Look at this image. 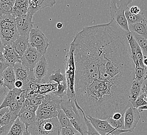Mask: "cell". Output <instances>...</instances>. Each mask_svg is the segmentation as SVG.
Here are the masks:
<instances>
[{
    "mask_svg": "<svg viewBox=\"0 0 147 135\" xmlns=\"http://www.w3.org/2000/svg\"><path fill=\"white\" fill-rule=\"evenodd\" d=\"M128 32L111 19L85 27L74 37L76 98L86 116L108 120L132 106L135 67Z\"/></svg>",
    "mask_w": 147,
    "mask_h": 135,
    "instance_id": "6da1fadb",
    "label": "cell"
},
{
    "mask_svg": "<svg viewBox=\"0 0 147 135\" xmlns=\"http://www.w3.org/2000/svg\"><path fill=\"white\" fill-rule=\"evenodd\" d=\"M75 47L71 43L70 48L65 57V76L67 85V99L69 100L76 99L75 72L76 65L74 57Z\"/></svg>",
    "mask_w": 147,
    "mask_h": 135,
    "instance_id": "7a4b0ae2",
    "label": "cell"
},
{
    "mask_svg": "<svg viewBox=\"0 0 147 135\" xmlns=\"http://www.w3.org/2000/svg\"><path fill=\"white\" fill-rule=\"evenodd\" d=\"M62 127L57 118L48 120H37L29 126L32 135H58Z\"/></svg>",
    "mask_w": 147,
    "mask_h": 135,
    "instance_id": "3957f363",
    "label": "cell"
},
{
    "mask_svg": "<svg viewBox=\"0 0 147 135\" xmlns=\"http://www.w3.org/2000/svg\"><path fill=\"white\" fill-rule=\"evenodd\" d=\"M135 0H111L110 15L111 19L114 20L125 31L130 32L125 11L128 5Z\"/></svg>",
    "mask_w": 147,
    "mask_h": 135,
    "instance_id": "277c9868",
    "label": "cell"
},
{
    "mask_svg": "<svg viewBox=\"0 0 147 135\" xmlns=\"http://www.w3.org/2000/svg\"><path fill=\"white\" fill-rule=\"evenodd\" d=\"M29 42L30 45L37 48L43 56H45L49 46V41L39 29L33 28L31 30Z\"/></svg>",
    "mask_w": 147,
    "mask_h": 135,
    "instance_id": "5b68a950",
    "label": "cell"
},
{
    "mask_svg": "<svg viewBox=\"0 0 147 135\" xmlns=\"http://www.w3.org/2000/svg\"><path fill=\"white\" fill-rule=\"evenodd\" d=\"M86 117L97 132L101 135H120L123 133L128 132L126 130L114 128L107 120H101L89 116H86Z\"/></svg>",
    "mask_w": 147,
    "mask_h": 135,
    "instance_id": "8992f818",
    "label": "cell"
},
{
    "mask_svg": "<svg viewBox=\"0 0 147 135\" xmlns=\"http://www.w3.org/2000/svg\"><path fill=\"white\" fill-rule=\"evenodd\" d=\"M13 68L16 80H20L24 83L22 88L23 90H27V88L30 82H36L34 71L25 67L21 62H17Z\"/></svg>",
    "mask_w": 147,
    "mask_h": 135,
    "instance_id": "52a82bcc",
    "label": "cell"
},
{
    "mask_svg": "<svg viewBox=\"0 0 147 135\" xmlns=\"http://www.w3.org/2000/svg\"><path fill=\"white\" fill-rule=\"evenodd\" d=\"M42 56V55L37 48L29 44L25 53L21 57L22 63L30 70L34 71V68Z\"/></svg>",
    "mask_w": 147,
    "mask_h": 135,
    "instance_id": "ba28073f",
    "label": "cell"
},
{
    "mask_svg": "<svg viewBox=\"0 0 147 135\" xmlns=\"http://www.w3.org/2000/svg\"><path fill=\"white\" fill-rule=\"evenodd\" d=\"M33 16L27 13V14L16 18L17 30L20 36L29 37L30 32L34 27Z\"/></svg>",
    "mask_w": 147,
    "mask_h": 135,
    "instance_id": "9c48e42d",
    "label": "cell"
},
{
    "mask_svg": "<svg viewBox=\"0 0 147 135\" xmlns=\"http://www.w3.org/2000/svg\"><path fill=\"white\" fill-rule=\"evenodd\" d=\"M139 113L138 109L133 106L128 108L124 114L125 130L128 132H134L141 118Z\"/></svg>",
    "mask_w": 147,
    "mask_h": 135,
    "instance_id": "30bf717a",
    "label": "cell"
},
{
    "mask_svg": "<svg viewBox=\"0 0 147 135\" xmlns=\"http://www.w3.org/2000/svg\"><path fill=\"white\" fill-rule=\"evenodd\" d=\"M0 53H2L4 60L9 67H14L17 62H21V57L12 46H4L1 44Z\"/></svg>",
    "mask_w": 147,
    "mask_h": 135,
    "instance_id": "8fae6325",
    "label": "cell"
},
{
    "mask_svg": "<svg viewBox=\"0 0 147 135\" xmlns=\"http://www.w3.org/2000/svg\"><path fill=\"white\" fill-rule=\"evenodd\" d=\"M62 99L55 95L53 92L45 95V98L42 104L39 106L43 109L57 111L61 108V104Z\"/></svg>",
    "mask_w": 147,
    "mask_h": 135,
    "instance_id": "7c38bea8",
    "label": "cell"
},
{
    "mask_svg": "<svg viewBox=\"0 0 147 135\" xmlns=\"http://www.w3.org/2000/svg\"><path fill=\"white\" fill-rule=\"evenodd\" d=\"M17 28L15 29H0L1 44L6 46H12L20 37Z\"/></svg>",
    "mask_w": 147,
    "mask_h": 135,
    "instance_id": "4fadbf2b",
    "label": "cell"
},
{
    "mask_svg": "<svg viewBox=\"0 0 147 135\" xmlns=\"http://www.w3.org/2000/svg\"><path fill=\"white\" fill-rule=\"evenodd\" d=\"M16 81V75L13 67L7 68L1 74L0 84L4 85L9 90H12L15 88V84Z\"/></svg>",
    "mask_w": 147,
    "mask_h": 135,
    "instance_id": "5bb4252c",
    "label": "cell"
},
{
    "mask_svg": "<svg viewBox=\"0 0 147 135\" xmlns=\"http://www.w3.org/2000/svg\"><path fill=\"white\" fill-rule=\"evenodd\" d=\"M49 65L45 56H43L34 69V73L38 83H43V79L47 74Z\"/></svg>",
    "mask_w": 147,
    "mask_h": 135,
    "instance_id": "9a60e30c",
    "label": "cell"
},
{
    "mask_svg": "<svg viewBox=\"0 0 147 135\" xmlns=\"http://www.w3.org/2000/svg\"><path fill=\"white\" fill-rule=\"evenodd\" d=\"M57 0H34L29 1L28 13L34 16L41 9L46 7H52L56 4Z\"/></svg>",
    "mask_w": 147,
    "mask_h": 135,
    "instance_id": "2e32d148",
    "label": "cell"
},
{
    "mask_svg": "<svg viewBox=\"0 0 147 135\" xmlns=\"http://www.w3.org/2000/svg\"><path fill=\"white\" fill-rule=\"evenodd\" d=\"M17 28L16 17L12 13L0 14V29H15Z\"/></svg>",
    "mask_w": 147,
    "mask_h": 135,
    "instance_id": "e0dca14e",
    "label": "cell"
},
{
    "mask_svg": "<svg viewBox=\"0 0 147 135\" xmlns=\"http://www.w3.org/2000/svg\"><path fill=\"white\" fill-rule=\"evenodd\" d=\"M29 45V37L20 36L12 45V46L14 48L15 51H16L20 57H22L27 50Z\"/></svg>",
    "mask_w": 147,
    "mask_h": 135,
    "instance_id": "ac0fdd59",
    "label": "cell"
},
{
    "mask_svg": "<svg viewBox=\"0 0 147 135\" xmlns=\"http://www.w3.org/2000/svg\"><path fill=\"white\" fill-rule=\"evenodd\" d=\"M127 37L129 43L133 44V46L135 47V51H136V56H137V58L138 60L139 65L142 68L147 69L146 67L144 66V56L143 53H142V51L140 47L138 45V44L137 42L136 39H135V38L133 37L131 32H129L128 33Z\"/></svg>",
    "mask_w": 147,
    "mask_h": 135,
    "instance_id": "d6986e66",
    "label": "cell"
},
{
    "mask_svg": "<svg viewBox=\"0 0 147 135\" xmlns=\"http://www.w3.org/2000/svg\"><path fill=\"white\" fill-rule=\"evenodd\" d=\"M129 29L130 32H134L144 37L147 40V20L141 23L134 24H129Z\"/></svg>",
    "mask_w": 147,
    "mask_h": 135,
    "instance_id": "ffe728a7",
    "label": "cell"
},
{
    "mask_svg": "<svg viewBox=\"0 0 147 135\" xmlns=\"http://www.w3.org/2000/svg\"><path fill=\"white\" fill-rule=\"evenodd\" d=\"M38 94L46 95L49 93H53L57 90L58 83L56 82H48L46 83H37Z\"/></svg>",
    "mask_w": 147,
    "mask_h": 135,
    "instance_id": "44dd1931",
    "label": "cell"
},
{
    "mask_svg": "<svg viewBox=\"0 0 147 135\" xmlns=\"http://www.w3.org/2000/svg\"><path fill=\"white\" fill-rule=\"evenodd\" d=\"M24 90H25L17 88H15L14 89L10 90L9 94L4 99V100L2 102V104L0 107V109L4 108L9 107L11 102L15 99H16L18 96H20V94L23 93Z\"/></svg>",
    "mask_w": 147,
    "mask_h": 135,
    "instance_id": "7402d4cb",
    "label": "cell"
},
{
    "mask_svg": "<svg viewBox=\"0 0 147 135\" xmlns=\"http://www.w3.org/2000/svg\"><path fill=\"white\" fill-rule=\"evenodd\" d=\"M26 130L25 124L18 118L15 121L9 132L7 135H23Z\"/></svg>",
    "mask_w": 147,
    "mask_h": 135,
    "instance_id": "603a6c76",
    "label": "cell"
},
{
    "mask_svg": "<svg viewBox=\"0 0 147 135\" xmlns=\"http://www.w3.org/2000/svg\"><path fill=\"white\" fill-rule=\"evenodd\" d=\"M142 83L139 82L137 80H134L132 84V86L130 90V103L132 104L135 102L139 96H140V93L142 91Z\"/></svg>",
    "mask_w": 147,
    "mask_h": 135,
    "instance_id": "cb8c5ba5",
    "label": "cell"
},
{
    "mask_svg": "<svg viewBox=\"0 0 147 135\" xmlns=\"http://www.w3.org/2000/svg\"><path fill=\"white\" fill-rule=\"evenodd\" d=\"M36 113L38 120H48L57 118L58 111H52L39 107Z\"/></svg>",
    "mask_w": 147,
    "mask_h": 135,
    "instance_id": "d4e9b609",
    "label": "cell"
},
{
    "mask_svg": "<svg viewBox=\"0 0 147 135\" xmlns=\"http://www.w3.org/2000/svg\"><path fill=\"white\" fill-rule=\"evenodd\" d=\"M20 121L25 124L26 128L28 129L29 126L37 121L36 113L34 112H25L18 116Z\"/></svg>",
    "mask_w": 147,
    "mask_h": 135,
    "instance_id": "484cf974",
    "label": "cell"
},
{
    "mask_svg": "<svg viewBox=\"0 0 147 135\" xmlns=\"http://www.w3.org/2000/svg\"><path fill=\"white\" fill-rule=\"evenodd\" d=\"M125 16L127 20L128 25L141 23L142 21H144V20L147 19L146 17L144 16V13L140 12L139 14H133L130 13L129 7L125 11Z\"/></svg>",
    "mask_w": 147,
    "mask_h": 135,
    "instance_id": "4316f807",
    "label": "cell"
},
{
    "mask_svg": "<svg viewBox=\"0 0 147 135\" xmlns=\"http://www.w3.org/2000/svg\"><path fill=\"white\" fill-rule=\"evenodd\" d=\"M135 80L144 83L147 80V69H144L140 65H135Z\"/></svg>",
    "mask_w": 147,
    "mask_h": 135,
    "instance_id": "83f0119b",
    "label": "cell"
},
{
    "mask_svg": "<svg viewBox=\"0 0 147 135\" xmlns=\"http://www.w3.org/2000/svg\"><path fill=\"white\" fill-rule=\"evenodd\" d=\"M134 37L142 49L144 57H147V40L144 37L134 32H131Z\"/></svg>",
    "mask_w": 147,
    "mask_h": 135,
    "instance_id": "f1b7e54d",
    "label": "cell"
},
{
    "mask_svg": "<svg viewBox=\"0 0 147 135\" xmlns=\"http://www.w3.org/2000/svg\"><path fill=\"white\" fill-rule=\"evenodd\" d=\"M66 81V76L61 73V69H57L53 71L49 77V82H56L59 83Z\"/></svg>",
    "mask_w": 147,
    "mask_h": 135,
    "instance_id": "f546056e",
    "label": "cell"
},
{
    "mask_svg": "<svg viewBox=\"0 0 147 135\" xmlns=\"http://www.w3.org/2000/svg\"><path fill=\"white\" fill-rule=\"evenodd\" d=\"M57 111H58V115L57 118L59 121L62 128L73 126L71 123L70 119L68 118V116L66 115L65 112L61 108H60L57 110Z\"/></svg>",
    "mask_w": 147,
    "mask_h": 135,
    "instance_id": "4dcf8cb0",
    "label": "cell"
},
{
    "mask_svg": "<svg viewBox=\"0 0 147 135\" xmlns=\"http://www.w3.org/2000/svg\"><path fill=\"white\" fill-rule=\"evenodd\" d=\"M124 114L119 120H114L112 118H110L107 120L111 125L114 128L125 130Z\"/></svg>",
    "mask_w": 147,
    "mask_h": 135,
    "instance_id": "1f68e13d",
    "label": "cell"
},
{
    "mask_svg": "<svg viewBox=\"0 0 147 135\" xmlns=\"http://www.w3.org/2000/svg\"><path fill=\"white\" fill-rule=\"evenodd\" d=\"M67 90V82L63 81L58 83L57 90L55 92H53L55 95L59 96L61 99H63L65 95H66Z\"/></svg>",
    "mask_w": 147,
    "mask_h": 135,
    "instance_id": "d6a6232c",
    "label": "cell"
},
{
    "mask_svg": "<svg viewBox=\"0 0 147 135\" xmlns=\"http://www.w3.org/2000/svg\"><path fill=\"white\" fill-rule=\"evenodd\" d=\"M39 107L31 104L30 101L28 99H26V101L23 104L22 109L20 111L19 116L25 112H36Z\"/></svg>",
    "mask_w": 147,
    "mask_h": 135,
    "instance_id": "836d02e7",
    "label": "cell"
},
{
    "mask_svg": "<svg viewBox=\"0 0 147 135\" xmlns=\"http://www.w3.org/2000/svg\"><path fill=\"white\" fill-rule=\"evenodd\" d=\"M79 109L82 112L83 116H84V117L85 118V123H86V124L87 125V130H88V135H101V134H100L99 132H97V130L94 128V127L91 123L90 121L88 120V118H87L84 111L81 109V108L80 107H79Z\"/></svg>",
    "mask_w": 147,
    "mask_h": 135,
    "instance_id": "e575fe53",
    "label": "cell"
},
{
    "mask_svg": "<svg viewBox=\"0 0 147 135\" xmlns=\"http://www.w3.org/2000/svg\"><path fill=\"white\" fill-rule=\"evenodd\" d=\"M11 118H12V112L10 110H9L4 116H3L1 118H0L1 127L7 125L9 124L11 121H14L11 120Z\"/></svg>",
    "mask_w": 147,
    "mask_h": 135,
    "instance_id": "d590c367",
    "label": "cell"
},
{
    "mask_svg": "<svg viewBox=\"0 0 147 135\" xmlns=\"http://www.w3.org/2000/svg\"><path fill=\"white\" fill-rule=\"evenodd\" d=\"M0 14L2 13H12L14 6L10 3H0Z\"/></svg>",
    "mask_w": 147,
    "mask_h": 135,
    "instance_id": "8d00e7d4",
    "label": "cell"
},
{
    "mask_svg": "<svg viewBox=\"0 0 147 135\" xmlns=\"http://www.w3.org/2000/svg\"><path fill=\"white\" fill-rule=\"evenodd\" d=\"M28 9L27 7H16L14 6L12 14L16 17H20L27 14L28 13Z\"/></svg>",
    "mask_w": 147,
    "mask_h": 135,
    "instance_id": "74e56055",
    "label": "cell"
},
{
    "mask_svg": "<svg viewBox=\"0 0 147 135\" xmlns=\"http://www.w3.org/2000/svg\"><path fill=\"white\" fill-rule=\"evenodd\" d=\"M144 94H141L140 96H139L138 98L135 101V102L133 104V107L135 108L138 109L139 107L144 106L147 104V101L145 100L144 99Z\"/></svg>",
    "mask_w": 147,
    "mask_h": 135,
    "instance_id": "f35d334b",
    "label": "cell"
},
{
    "mask_svg": "<svg viewBox=\"0 0 147 135\" xmlns=\"http://www.w3.org/2000/svg\"><path fill=\"white\" fill-rule=\"evenodd\" d=\"M78 132L73 126L62 128L61 130V135H74L76 132Z\"/></svg>",
    "mask_w": 147,
    "mask_h": 135,
    "instance_id": "ab89813d",
    "label": "cell"
},
{
    "mask_svg": "<svg viewBox=\"0 0 147 135\" xmlns=\"http://www.w3.org/2000/svg\"><path fill=\"white\" fill-rule=\"evenodd\" d=\"M44 98H45V95L38 94V96L34 97V98L31 99V100H30V102L31 104L39 107L42 104Z\"/></svg>",
    "mask_w": 147,
    "mask_h": 135,
    "instance_id": "60d3db41",
    "label": "cell"
},
{
    "mask_svg": "<svg viewBox=\"0 0 147 135\" xmlns=\"http://www.w3.org/2000/svg\"><path fill=\"white\" fill-rule=\"evenodd\" d=\"M10 90L4 85L0 84V98L1 100H4L9 94Z\"/></svg>",
    "mask_w": 147,
    "mask_h": 135,
    "instance_id": "b9f144b4",
    "label": "cell"
},
{
    "mask_svg": "<svg viewBox=\"0 0 147 135\" xmlns=\"http://www.w3.org/2000/svg\"><path fill=\"white\" fill-rule=\"evenodd\" d=\"M15 121H11L9 124L0 127V135H7L9 132Z\"/></svg>",
    "mask_w": 147,
    "mask_h": 135,
    "instance_id": "7bdbcfd3",
    "label": "cell"
},
{
    "mask_svg": "<svg viewBox=\"0 0 147 135\" xmlns=\"http://www.w3.org/2000/svg\"><path fill=\"white\" fill-rule=\"evenodd\" d=\"M29 0H17L15 4L14 7L28 8Z\"/></svg>",
    "mask_w": 147,
    "mask_h": 135,
    "instance_id": "ee69618b",
    "label": "cell"
},
{
    "mask_svg": "<svg viewBox=\"0 0 147 135\" xmlns=\"http://www.w3.org/2000/svg\"><path fill=\"white\" fill-rule=\"evenodd\" d=\"M39 94L35 93L34 91L31 90H26V98L27 99L29 100V101L31 100V99L34 98L36 96L38 95Z\"/></svg>",
    "mask_w": 147,
    "mask_h": 135,
    "instance_id": "f6af8a7d",
    "label": "cell"
},
{
    "mask_svg": "<svg viewBox=\"0 0 147 135\" xmlns=\"http://www.w3.org/2000/svg\"><path fill=\"white\" fill-rule=\"evenodd\" d=\"M130 12L133 14L137 15L139 14L140 11V9L137 6H133L129 8Z\"/></svg>",
    "mask_w": 147,
    "mask_h": 135,
    "instance_id": "bcb514c9",
    "label": "cell"
},
{
    "mask_svg": "<svg viewBox=\"0 0 147 135\" xmlns=\"http://www.w3.org/2000/svg\"><path fill=\"white\" fill-rule=\"evenodd\" d=\"M9 110V107L4 108L0 109V118H1L3 116H4L6 113Z\"/></svg>",
    "mask_w": 147,
    "mask_h": 135,
    "instance_id": "7dc6e473",
    "label": "cell"
},
{
    "mask_svg": "<svg viewBox=\"0 0 147 135\" xmlns=\"http://www.w3.org/2000/svg\"><path fill=\"white\" fill-rule=\"evenodd\" d=\"M15 88H20V89H22L24 85V83L22 81H20V80H16V81L15 82Z\"/></svg>",
    "mask_w": 147,
    "mask_h": 135,
    "instance_id": "c3c4849f",
    "label": "cell"
},
{
    "mask_svg": "<svg viewBox=\"0 0 147 135\" xmlns=\"http://www.w3.org/2000/svg\"><path fill=\"white\" fill-rule=\"evenodd\" d=\"M142 94L144 95L145 98L147 99V83H146L145 84L142 86Z\"/></svg>",
    "mask_w": 147,
    "mask_h": 135,
    "instance_id": "681fc988",
    "label": "cell"
},
{
    "mask_svg": "<svg viewBox=\"0 0 147 135\" xmlns=\"http://www.w3.org/2000/svg\"><path fill=\"white\" fill-rule=\"evenodd\" d=\"M125 113H115L114 115H113V116L112 117L113 119H114V120H119V119H120V118H122L124 114Z\"/></svg>",
    "mask_w": 147,
    "mask_h": 135,
    "instance_id": "f907efd6",
    "label": "cell"
},
{
    "mask_svg": "<svg viewBox=\"0 0 147 135\" xmlns=\"http://www.w3.org/2000/svg\"><path fill=\"white\" fill-rule=\"evenodd\" d=\"M138 110L139 112H143V111L147 110V104L146 105V106H144L139 107L138 108Z\"/></svg>",
    "mask_w": 147,
    "mask_h": 135,
    "instance_id": "816d5d0a",
    "label": "cell"
},
{
    "mask_svg": "<svg viewBox=\"0 0 147 135\" xmlns=\"http://www.w3.org/2000/svg\"><path fill=\"white\" fill-rule=\"evenodd\" d=\"M63 26V23H57V25H56L57 28L59 29L62 28Z\"/></svg>",
    "mask_w": 147,
    "mask_h": 135,
    "instance_id": "f5cc1de1",
    "label": "cell"
},
{
    "mask_svg": "<svg viewBox=\"0 0 147 135\" xmlns=\"http://www.w3.org/2000/svg\"><path fill=\"white\" fill-rule=\"evenodd\" d=\"M144 66L147 69V57L144 56Z\"/></svg>",
    "mask_w": 147,
    "mask_h": 135,
    "instance_id": "db71d44e",
    "label": "cell"
},
{
    "mask_svg": "<svg viewBox=\"0 0 147 135\" xmlns=\"http://www.w3.org/2000/svg\"><path fill=\"white\" fill-rule=\"evenodd\" d=\"M1 3H9V0H0Z\"/></svg>",
    "mask_w": 147,
    "mask_h": 135,
    "instance_id": "11a10c76",
    "label": "cell"
},
{
    "mask_svg": "<svg viewBox=\"0 0 147 135\" xmlns=\"http://www.w3.org/2000/svg\"><path fill=\"white\" fill-rule=\"evenodd\" d=\"M32 135L30 132H29L28 130L27 129L26 130L25 132H24V135Z\"/></svg>",
    "mask_w": 147,
    "mask_h": 135,
    "instance_id": "9f6ffc18",
    "label": "cell"
},
{
    "mask_svg": "<svg viewBox=\"0 0 147 135\" xmlns=\"http://www.w3.org/2000/svg\"><path fill=\"white\" fill-rule=\"evenodd\" d=\"M74 135H82V134H81V133H80L79 132H77L75 134H74Z\"/></svg>",
    "mask_w": 147,
    "mask_h": 135,
    "instance_id": "6f0895ef",
    "label": "cell"
},
{
    "mask_svg": "<svg viewBox=\"0 0 147 135\" xmlns=\"http://www.w3.org/2000/svg\"><path fill=\"white\" fill-rule=\"evenodd\" d=\"M61 135V132H59V135Z\"/></svg>",
    "mask_w": 147,
    "mask_h": 135,
    "instance_id": "680465c9",
    "label": "cell"
}]
</instances>
